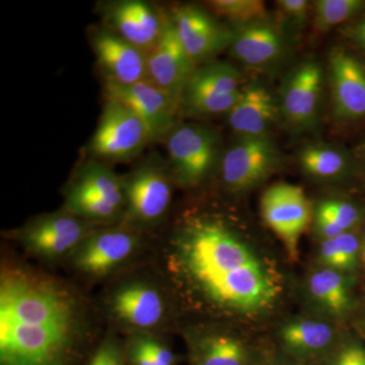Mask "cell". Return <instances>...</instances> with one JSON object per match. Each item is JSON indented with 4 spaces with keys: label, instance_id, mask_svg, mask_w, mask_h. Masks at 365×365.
<instances>
[{
    "label": "cell",
    "instance_id": "6da1fadb",
    "mask_svg": "<svg viewBox=\"0 0 365 365\" xmlns=\"http://www.w3.org/2000/svg\"><path fill=\"white\" fill-rule=\"evenodd\" d=\"M174 242L175 272L216 311L251 318L267 313L280 299V271L225 222L192 216Z\"/></svg>",
    "mask_w": 365,
    "mask_h": 365
},
{
    "label": "cell",
    "instance_id": "7a4b0ae2",
    "mask_svg": "<svg viewBox=\"0 0 365 365\" xmlns=\"http://www.w3.org/2000/svg\"><path fill=\"white\" fill-rule=\"evenodd\" d=\"M78 302L56 283L21 269L0 280V365H69Z\"/></svg>",
    "mask_w": 365,
    "mask_h": 365
},
{
    "label": "cell",
    "instance_id": "3957f363",
    "mask_svg": "<svg viewBox=\"0 0 365 365\" xmlns=\"http://www.w3.org/2000/svg\"><path fill=\"white\" fill-rule=\"evenodd\" d=\"M325 71L318 61L307 59L285 74L278 101L281 118L294 130L309 131L317 127L323 109Z\"/></svg>",
    "mask_w": 365,
    "mask_h": 365
},
{
    "label": "cell",
    "instance_id": "277c9868",
    "mask_svg": "<svg viewBox=\"0 0 365 365\" xmlns=\"http://www.w3.org/2000/svg\"><path fill=\"white\" fill-rule=\"evenodd\" d=\"M242 79L241 71L227 62L197 66L182 93L181 110L192 116L228 114L241 96Z\"/></svg>",
    "mask_w": 365,
    "mask_h": 365
},
{
    "label": "cell",
    "instance_id": "5b68a950",
    "mask_svg": "<svg viewBox=\"0 0 365 365\" xmlns=\"http://www.w3.org/2000/svg\"><path fill=\"white\" fill-rule=\"evenodd\" d=\"M150 143L143 120L121 103L107 100L90 141L91 153L112 162H127L140 155Z\"/></svg>",
    "mask_w": 365,
    "mask_h": 365
},
{
    "label": "cell",
    "instance_id": "8992f818",
    "mask_svg": "<svg viewBox=\"0 0 365 365\" xmlns=\"http://www.w3.org/2000/svg\"><path fill=\"white\" fill-rule=\"evenodd\" d=\"M165 140L173 170L187 186L202 181L220 158V134L207 125H177Z\"/></svg>",
    "mask_w": 365,
    "mask_h": 365
},
{
    "label": "cell",
    "instance_id": "52a82bcc",
    "mask_svg": "<svg viewBox=\"0 0 365 365\" xmlns=\"http://www.w3.org/2000/svg\"><path fill=\"white\" fill-rule=\"evenodd\" d=\"M270 135L239 136L222 158V177L228 188L242 191L265 181L280 163Z\"/></svg>",
    "mask_w": 365,
    "mask_h": 365
},
{
    "label": "cell",
    "instance_id": "ba28073f",
    "mask_svg": "<svg viewBox=\"0 0 365 365\" xmlns=\"http://www.w3.org/2000/svg\"><path fill=\"white\" fill-rule=\"evenodd\" d=\"M106 100L121 103L143 120L151 143L163 140L177 126L181 105L150 81L133 85H120L105 81Z\"/></svg>",
    "mask_w": 365,
    "mask_h": 365
},
{
    "label": "cell",
    "instance_id": "9c48e42d",
    "mask_svg": "<svg viewBox=\"0 0 365 365\" xmlns=\"http://www.w3.org/2000/svg\"><path fill=\"white\" fill-rule=\"evenodd\" d=\"M261 211L269 227L284 242L288 255L297 258L300 237L311 222V205L304 190L280 182L266 190Z\"/></svg>",
    "mask_w": 365,
    "mask_h": 365
},
{
    "label": "cell",
    "instance_id": "30bf717a",
    "mask_svg": "<svg viewBox=\"0 0 365 365\" xmlns=\"http://www.w3.org/2000/svg\"><path fill=\"white\" fill-rule=\"evenodd\" d=\"M93 232L88 220L66 211L39 216L21 227L18 235L29 251L54 259L73 253Z\"/></svg>",
    "mask_w": 365,
    "mask_h": 365
},
{
    "label": "cell",
    "instance_id": "8fae6325",
    "mask_svg": "<svg viewBox=\"0 0 365 365\" xmlns=\"http://www.w3.org/2000/svg\"><path fill=\"white\" fill-rule=\"evenodd\" d=\"M170 18L185 51L197 66L210 61L232 44L234 30L201 7L182 4L173 9Z\"/></svg>",
    "mask_w": 365,
    "mask_h": 365
},
{
    "label": "cell",
    "instance_id": "7c38bea8",
    "mask_svg": "<svg viewBox=\"0 0 365 365\" xmlns=\"http://www.w3.org/2000/svg\"><path fill=\"white\" fill-rule=\"evenodd\" d=\"M103 26L148 54L165 30L168 14L143 0H116L101 6Z\"/></svg>",
    "mask_w": 365,
    "mask_h": 365
},
{
    "label": "cell",
    "instance_id": "4fadbf2b",
    "mask_svg": "<svg viewBox=\"0 0 365 365\" xmlns=\"http://www.w3.org/2000/svg\"><path fill=\"white\" fill-rule=\"evenodd\" d=\"M121 179L125 207L130 220L153 223L165 215L172 198V188L160 163H144Z\"/></svg>",
    "mask_w": 365,
    "mask_h": 365
},
{
    "label": "cell",
    "instance_id": "5bb4252c",
    "mask_svg": "<svg viewBox=\"0 0 365 365\" xmlns=\"http://www.w3.org/2000/svg\"><path fill=\"white\" fill-rule=\"evenodd\" d=\"M230 53L235 60L254 69L275 68L287 58L290 39L275 21L267 20L237 26Z\"/></svg>",
    "mask_w": 365,
    "mask_h": 365
},
{
    "label": "cell",
    "instance_id": "9a60e30c",
    "mask_svg": "<svg viewBox=\"0 0 365 365\" xmlns=\"http://www.w3.org/2000/svg\"><path fill=\"white\" fill-rule=\"evenodd\" d=\"M90 41L105 81L120 85L148 81V54L143 50L103 25L91 29Z\"/></svg>",
    "mask_w": 365,
    "mask_h": 365
},
{
    "label": "cell",
    "instance_id": "2e32d148",
    "mask_svg": "<svg viewBox=\"0 0 365 365\" xmlns=\"http://www.w3.org/2000/svg\"><path fill=\"white\" fill-rule=\"evenodd\" d=\"M196 67L185 51L168 14L162 38L148 53V81L181 105L182 93Z\"/></svg>",
    "mask_w": 365,
    "mask_h": 365
},
{
    "label": "cell",
    "instance_id": "e0dca14e",
    "mask_svg": "<svg viewBox=\"0 0 365 365\" xmlns=\"http://www.w3.org/2000/svg\"><path fill=\"white\" fill-rule=\"evenodd\" d=\"M329 78L332 90L333 112L341 121L365 118V64L341 48L329 56Z\"/></svg>",
    "mask_w": 365,
    "mask_h": 365
},
{
    "label": "cell",
    "instance_id": "ac0fdd59",
    "mask_svg": "<svg viewBox=\"0 0 365 365\" xmlns=\"http://www.w3.org/2000/svg\"><path fill=\"white\" fill-rule=\"evenodd\" d=\"M138 245L136 235L126 230L93 232L71 254L78 270L93 276L111 272L134 253Z\"/></svg>",
    "mask_w": 365,
    "mask_h": 365
},
{
    "label": "cell",
    "instance_id": "d6986e66",
    "mask_svg": "<svg viewBox=\"0 0 365 365\" xmlns=\"http://www.w3.org/2000/svg\"><path fill=\"white\" fill-rule=\"evenodd\" d=\"M279 118L277 96L257 81L242 86L237 104L227 114L228 125L237 136L270 135Z\"/></svg>",
    "mask_w": 365,
    "mask_h": 365
},
{
    "label": "cell",
    "instance_id": "ffe728a7",
    "mask_svg": "<svg viewBox=\"0 0 365 365\" xmlns=\"http://www.w3.org/2000/svg\"><path fill=\"white\" fill-rule=\"evenodd\" d=\"M111 307L117 318L136 328H150L163 316V302L158 290L143 283H131L118 288L112 295Z\"/></svg>",
    "mask_w": 365,
    "mask_h": 365
},
{
    "label": "cell",
    "instance_id": "44dd1931",
    "mask_svg": "<svg viewBox=\"0 0 365 365\" xmlns=\"http://www.w3.org/2000/svg\"><path fill=\"white\" fill-rule=\"evenodd\" d=\"M281 345L289 359L302 364L318 359L330 349L334 332L328 324L314 319H300L283 327Z\"/></svg>",
    "mask_w": 365,
    "mask_h": 365
},
{
    "label": "cell",
    "instance_id": "7402d4cb",
    "mask_svg": "<svg viewBox=\"0 0 365 365\" xmlns=\"http://www.w3.org/2000/svg\"><path fill=\"white\" fill-rule=\"evenodd\" d=\"M191 362L192 365H258L248 346L225 334H210L197 340L192 346Z\"/></svg>",
    "mask_w": 365,
    "mask_h": 365
},
{
    "label": "cell",
    "instance_id": "603a6c76",
    "mask_svg": "<svg viewBox=\"0 0 365 365\" xmlns=\"http://www.w3.org/2000/svg\"><path fill=\"white\" fill-rule=\"evenodd\" d=\"M351 160L344 148L325 143L307 144L299 153V165L304 174L319 180L342 177L351 168Z\"/></svg>",
    "mask_w": 365,
    "mask_h": 365
},
{
    "label": "cell",
    "instance_id": "cb8c5ba5",
    "mask_svg": "<svg viewBox=\"0 0 365 365\" xmlns=\"http://www.w3.org/2000/svg\"><path fill=\"white\" fill-rule=\"evenodd\" d=\"M309 289L313 299L330 313L344 314L351 307L347 280L339 271L322 269L311 276Z\"/></svg>",
    "mask_w": 365,
    "mask_h": 365
},
{
    "label": "cell",
    "instance_id": "d4e9b609",
    "mask_svg": "<svg viewBox=\"0 0 365 365\" xmlns=\"http://www.w3.org/2000/svg\"><path fill=\"white\" fill-rule=\"evenodd\" d=\"M73 182L123 211L125 200L122 179L107 165L98 160H90L81 168Z\"/></svg>",
    "mask_w": 365,
    "mask_h": 365
},
{
    "label": "cell",
    "instance_id": "484cf974",
    "mask_svg": "<svg viewBox=\"0 0 365 365\" xmlns=\"http://www.w3.org/2000/svg\"><path fill=\"white\" fill-rule=\"evenodd\" d=\"M66 205L71 215L88 222H112L122 213L102 197L76 182H72L66 190Z\"/></svg>",
    "mask_w": 365,
    "mask_h": 365
},
{
    "label": "cell",
    "instance_id": "4316f807",
    "mask_svg": "<svg viewBox=\"0 0 365 365\" xmlns=\"http://www.w3.org/2000/svg\"><path fill=\"white\" fill-rule=\"evenodd\" d=\"M361 252L359 237L347 232L339 237L325 240L319 249V260L336 271H350L357 266Z\"/></svg>",
    "mask_w": 365,
    "mask_h": 365
},
{
    "label": "cell",
    "instance_id": "83f0119b",
    "mask_svg": "<svg viewBox=\"0 0 365 365\" xmlns=\"http://www.w3.org/2000/svg\"><path fill=\"white\" fill-rule=\"evenodd\" d=\"M208 4L213 13L234 24L235 28L270 20L261 0H212Z\"/></svg>",
    "mask_w": 365,
    "mask_h": 365
},
{
    "label": "cell",
    "instance_id": "f1b7e54d",
    "mask_svg": "<svg viewBox=\"0 0 365 365\" xmlns=\"http://www.w3.org/2000/svg\"><path fill=\"white\" fill-rule=\"evenodd\" d=\"M365 9L364 0H317L313 2L314 26L324 33L351 20Z\"/></svg>",
    "mask_w": 365,
    "mask_h": 365
},
{
    "label": "cell",
    "instance_id": "f546056e",
    "mask_svg": "<svg viewBox=\"0 0 365 365\" xmlns=\"http://www.w3.org/2000/svg\"><path fill=\"white\" fill-rule=\"evenodd\" d=\"M278 13V26L288 37L299 35L309 21L313 4L307 0H279L276 2Z\"/></svg>",
    "mask_w": 365,
    "mask_h": 365
},
{
    "label": "cell",
    "instance_id": "4dcf8cb0",
    "mask_svg": "<svg viewBox=\"0 0 365 365\" xmlns=\"http://www.w3.org/2000/svg\"><path fill=\"white\" fill-rule=\"evenodd\" d=\"M317 215L339 225L345 232H349L360 220V212L356 206L345 201H326L319 204Z\"/></svg>",
    "mask_w": 365,
    "mask_h": 365
},
{
    "label": "cell",
    "instance_id": "1f68e13d",
    "mask_svg": "<svg viewBox=\"0 0 365 365\" xmlns=\"http://www.w3.org/2000/svg\"><path fill=\"white\" fill-rule=\"evenodd\" d=\"M326 365H365V347L357 342L342 345L327 357Z\"/></svg>",
    "mask_w": 365,
    "mask_h": 365
},
{
    "label": "cell",
    "instance_id": "d6a6232c",
    "mask_svg": "<svg viewBox=\"0 0 365 365\" xmlns=\"http://www.w3.org/2000/svg\"><path fill=\"white\" fill-rule=\"evenodd\" d=\"M122 362L123 360L119 345L115 341L109 339L101 345L90 365H122Z\"/></svg>",
    "mask_w": 365,
    "mask_h": 365
},
{
    "label": "cell",
    "instance_id": "836d02e7",
    "mask_svg": "<svg viewBox=\"0 0 365 365\" xmlns=\"http://www.w3.org/2000/svg\"><path fill=\"white\" fill-rule=\"evenodd\" d=\"M128 356L134 365H158L148 351L143 335L132 337L128 347Z\"/></svg>",
    "mask_w": 365,
    "mask_h": 365
},
{
    "label": "cell",
    "instance_id": "e575fe53",
    "mask_svg": "<svg viewBox=\"0 0 365 365\" xmlns=\"http://www.w3.org/2000/svg\"><path fill=\"white\" fill-rule=\"evenodd\" d=\"M143 336L144 343L158 365H174V354L162 343L150 336Z\"/></svg>",
    "mask_w": 365,
    "mask_h": 365
},
{
    "label": "cell",
    "instance_id": "d590c367",
    "mask_svg": "<svg viewBox=\"0 0 365 365\" xmlns=\"http://www.w3.org/2000/svg\"><path fill=\"white\" fill-rule=\"evenodd\" d=\"M316 227L319 234L325 240L334 239V237H339V235H342L343 234H345V232H345L343 228H341L339 225H336V223L317 215Z\"/></svg>",
    "mask_w": 365,
    "mask_h": 365
},
{
    "label": "cell",
    "instance_id": "8d00e7d4",
    "mask_svg": "<svg viewBox=\"0 0 365 365\" xmlns=\"http://www.w3.org/2000/svg\"><path fill=\"white\" fill-rule=\"evenodd\" d=\"M346 36L353 44L365 51V16L362 20L348 26Z\"/></svg>",
    "mask_w": 365,
    "mask_h": 365
},
{
    "label": "cell",
    "instance_id": "74e56055",
    "mask_svg": "<svg viewBox=\"0 0 365 365\" xmlns=\"http://www.w3.org/2000/svg\"><path fill=\"white\" fill-rule=\"evenodd\" d=\"M262 365H304L299 364V362L295 361L292 359H282V357H278V359H269L267 361L264 362Z\"/></svg>",
    "mask_w": 365,
    "mask_h": 365
},
{
    "label": "cell",
    "instance_id": "f35d334b",
    "mask_svg": "<svg viewBox=\"0 0 365 365\" xmlns=\"http://www.w3.org/2000/svg\"><path fill=\"white\" fill-rule=\"evenodd\" d=\"M360 259H361L362 262H364L365 266V235L364 242H362L361 245V252H360Z\"/></svg>",
    "mask_w": 365,
    "mask_h": 365
}]
</instances>
